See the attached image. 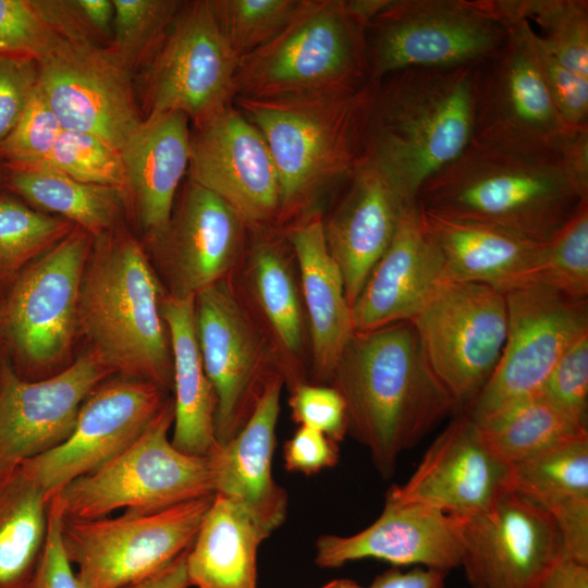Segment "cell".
Returning <instances> with one entry per match:
<instances>
[{
    "label": "cell",
    "mask_w": 588,
    "mask_h": 588,
    "mask_svg": "<svg viewBox=\"0 0 588 588\" xmlns=\"http://www.w3.org/2000/svg\"><path fill=\"white\" fill-rule=\"evenodd\" d=\"M588 199V198H586ZM421 208L548 242L583 200L568 182L558 142L474 134L464 151L419 188Z\"/></svg>",
    "instance_id": "6da1fadb"
},
{
    "label": "cell",
    "mask_w": 588,
    "mask_h": 588,
    "mask_svg": "<svg viewBox=\"0 0 588 588\" xmlns=\"http://www.w3.org/2000/svg\"><path fill=\"white\" fill-rule=\"evenodd\" d=\"M330 383L345 403L347 431L384 477L405 450L458 408L429 366L411 320L354 331Z\"/></svg>",
    "instance_id": "7a4b0ae2"
},
{
    "label": "cell",
    "mask_w": 588,
    "mask_h": 588,
    "mask_svg": "<svg viewBox=\"0 0 588 588\" xmlns=\"http://www.w3.org/2000/svg\"><path fill=\"white\" fill-rule=\"evenodd\" d=\"M474 133V65L404 69L379 81L362 159L411 203Z\"/></svg>",
    "instance_id": "3957f363"
},
{
    "label": "cell",
    "mask_w": 588,
    "mask_h": 588,
    "mask_svg": "<svg viewBox=\"0 0 588 588\" xmlns=\"http://www.w3.org/2000/svg\"><path fill=\"white\" fill-rule=\"evenodd\" d=\"M378 85L369 81L341 93L234 98L273 157L281 185L278 228L316 210L320 195L346 182L359 163Z\"/></svg>",
    "instance_id": "277c9868"
},
{
    "label": "cell",
    "mask_w": 588,
    "mask_h": 588,
    "mask_svg": "<svg viewBox=\"0 0 588 588\" xmlns=\"http://www.w3.org/2000/svg\"><path fill=\"white\" fill-rule=\"evenodd\" d=\"M94 240L81 282L77 326L108 369L172 389L164 294L142 245L121 225Z\"/></svg>",
    "instance_id": "5b68a950"
},
{
    "label": "cell",
    "mask_w": 588,
    "mask_h": 588,
    "mask_svg": "<svg viewBox=\"0 0 588 588\" xmlns=\"http://www.w3.org/2000/svg\"><path fill=\"white\" fill-rule=\"evenodd\" d=\"M370 79L367 25L346 0H301L283 30L240 58L235 97L270 99L357 89Z\"/></svg>",
    "instance_id": "8992f818"
},
{
    "label": "cell",
    "mask_w": 588,
    "mask_h": 588,
    "mask_svg": "<svg viewBox=\"0 0 588 588\" xmlns=\"http://www.w3.org/2000/svg\"><path fill=\"white\" fill-rule=\"evenodd\" d=\"M173 399H167L146 430L98 469L78 477L53 497L64 518L94 519L117 510L155 513L215 494L208 456L188 455L169 439Z\"/></svg>",
    "instance_id": "52a82bcc"
},
{
    "label": "cell",
    "mask_w": 588,
    "mask_h": 588,
    "mask_svg": "<svg viewBox=\"0 0 588 588\" xmlns=\"http://www.w3.org/2000/svg\"><path fill=\"white\" fill-rule=\"evenodd\" d=\"M213 495L155 513L62 522V541L84 588H121L147 578L193 544Z\"/></svg>",
    "instance_id": "ba28073f"
},
{
    "label": "cell",
    "mask_w": 588,
    "mask_h": 588,
    "mask_svg": "<svg viewBox=\"0 0 588 588\" xmlns=\"http://www.w3.org/2000/svg\"><path fill=\"white\" fill-rule=\"evenodd\" d=\"M505 34L475 0H390L367 26L370 79L409 68L475 65Z\"/></svg>",
    "instance_id": "9c48e42d"
},
{
    "label": "cell",
    "mask_w": 588,
    "mask_h": 588,
    "mask_svg": "<svg viewBox=\"0 0 588 588\" xmlns=\"http://www.w3.org/2000/svg\"><path fill=\"white\" fill-rule=\"evenodd\" d=\"M412 321L433 373L457 407L468 408L503 351L504 293L482 283L443 281Z\"/></svg>",
    "instance_id": "30bf717a"
},
{
    "label": "cell",
    "mask_w": 588,
    "mask_h": 588,
    "mask_svg": "<svg viewBox=\"0 0 588 588\" xmlns=\"http://www.w3.org/2000/svg\"><path fill=\"white\" fill-rule=\"evenodd\" d=\"M507 331L499 363L469 405L477 424L541 394L568 346L588 331V301L527 284L504 292Z\"/></svg>",
    "instance_id": "8fae6325"
},
{
    "label": "cell",
    "mask_w": 588,
    "mask_h": 588,
    "mask_svg": "<svg viewBox=\"0 0 588 588\" xmlns=\"http://www.w3.org/2000/svg\"><path fill=\"white\" fill-rule=\"evenodd\" d=\"M195 321L217 401L216 440L224 444L246 424L268 381L282 373L268 338L229 275L196 294Z\"/></svg>",
    "instance_id": "7c38bea8"
},
{
    "label": "cell",
    "mask_w": 588,
    "mask_h": 588,
    "mask_svg": "<svg viewBox=\"0 0 588 588\" xmlns=\"http://www.w3.org/2000/svg\"><path fill=\"white\" fill-rule=\"evenodd\" d=\"M238 61L220 28L211 0L183 1L145 66L146 115L176 111L194 126L211 119L233 105Z\"/></svg>",
    "instance_id": "4fadbf2b"
},
{
    "label": "cell",
    "mask_w": 588,
    "mask_h": 588,
    "mask_svg": "<svg viewBox=\"0 0 588 588\" xmlns=\"http://www.w3.org/2000/svg\"><path fill=\"white\" fill-rule=\"evenodd\" d=\"M471 588H540L564 558L560 530L538 505L504 490L487 509L452 515Z\"/></svg>",
    "instance_id": "5bb4252c"
},
{
    "label": "cell",
    "mask_w": 588,
    "mask_h": 588,
    "mask_svg": "<svg viewBox=\"0 0 588 588\" xmlns=\"http://www.w3.org/2000/svg\"><path fill=\"white\" fill-rule=\"evenodd\" d=\"M37 86L64 130L121 150L144 119L133 74L109 46L61 39L37 62Z\"/></svg>",
    "instance_id": "9a60e30c"
},
{
    "label": "cell",
    "mask_w": 588,
    "mask_h": 588,
    "mask_svg": "<svg viewBox=\"0 0 588 588\" xmlns=\"http://www.w3.org/2000/svg\"><path fill=\"white\" fill-rule=\"evenodd\" d=\"M93 238L75 226L16 278L3 320L14 348L26 364L50 366L68 351L77 327L81 282Z\"/></svg>",
    "instance_id": "2e32d148"
},
{
    "label": "cell",
    "mask_w": 588,
    "mask_h": 588,
    "mask_svg": "<svg viewBox=\"0 0 588 588\" xmlns=\"http://www.w3.org/2000/svg\"><path fill=\"white\" fill-rule=\"evenodd\" d=\"M166 401L164 390L149 381L125 377L100 383L83 402L68 439L20 465L51 499L131 445Z\"/></svg>",
    "instance_id": "e0dca14e"
},
{
    "label": "cell",
    "mask_w": 588,
    "mask_h": 588,
    "mask_svg": "<svg viewBox=\"0 0 588 588\" xmlns=\"http://www.w3.org/2000/svg\"><path fill=\"white\" fill-rule=\"evenodd\" d=\"M187 173L248 229L278 226L281 185L273 157L259 130L234 105L191 131Z\"/></svg>",
    "instance_id": "ac0fdd59"
},
{
    "label": "cell",
    "mask_w": 588,
    "mask_h": 588,
    "mask_svg": "<svg viewBox=\"0 0 588 588\" xmlns=\"http://www.w3.org/2000/svg\"><path fill=\"white\" fill-rule=\"evenodd\" d=\"M501 45L474 65L475 133L554 144L568 128L546 84L525 20L505 26Z\"/></svg>",
    "instance_id": "d6986e66"
},
{
    "label": "cell",
    "mask_w": 588,
    "mask_h": 588,
    "mask_svg": "<svg viewBox=\"0 0 588 588\" xmlns=\"http://www.w3.org/2000/svg\"><path fill=\"white\" fill-rule=\"evenodd\" d=\"M111 370L91 352L49 378L0 372V468L20 465L64 442L89 393Z\"/></svg>",
    "instance_id": "ffe728a7"
},
{
    "label": "cell",
    "mask_w": 588,
    "mask_h": 588,
    "mask_svg": "<svg viewBox=\"0 0 588 588\" xmlns=\"http://www.w3.org/2000/svg\"><path fill=\"white\" fill-rule=\"evenodd\" d=\"M248 228L219 196L187 179L163 234L152 242L171 283L185 297L229 275L241 258Z\"/></svg>",
    "instance_id": "44dd1931"
},
{
    "label": "cell",
    "mask_w": 588,
    "mask_h": 588,
    "mask_svg": "<svg viewBox=\"0 0 588 588\" xmlns=\"http://www.w3.org/2000/svg\"><path fill=\"white\" fill-rule=\"evenodd\" d=\"M507 466L486 446L475 420L454 419L429 446L416 470L387 498L464 516L490 506L505 490Z\"/></svg>",
    "instance_id": "7402d4cb"
},
{
    "label": "cell",
    "mask_w": 588,
    "mask_h": 588,
    "mask_svg": "<svg viewBox=\"0 0 588 588\" xmlns=\"http://www.w3.org/2000/svg\"><path fill=\"white\" fill-rule=\"evenodd\" d=\"M315 547V563L320 568L376 559L446 574L460 567L462 559L452 515L387 497L382 513L370 526L351 536L323 535Z\"/></svg>",
    "instance_id": "603a6c76"
},
{
    "label": "cell",
    "mask_w": 588,
    "mask_h": 588,
    "mask_svg": "<svg viewBox=\"0 0 588 588\" xmlns=\"http://www.w3.org/2000/svg\"><path fill=\"white\" fill-rule=\"evenodd\" d=\"M444 261L417 200L405 206L395 234L353 303L354 331L413 320L443 282Z\"/></svg>",
    "instance_id": "cb8c5ba5"
},
{
    "label": "cell",
    "mask_w": 588,
    "mask_h": 588,
    "mask_svg": "<svg viewBox=\"0 0 588 588\" xmlns=\"http://www.w3.org/2000/svg\"><path fill=\"white\" fill-rule=\"evenodd\" d=\"M408 204L377 167L362 159L338 205L329 218L323 217L327 247L341 271L351 307Z\"/></svg>",
    "instance_id": "d4e9b609"
},
{
    "label": "cell",
    "mask_w": 588,
    "mask_h": 588,
    "mask_svg": "<svg viewBox=\"0 0 588 588\" xmlns=\"http://www.w3.org/2000/svg\"><path fill=\"white\" fill-rule=\"evenodd\" d=\"M282 375L266 384L242 429L208 455L215 493L241 503L269 537L285 520L287 495L272 476V456L284 384Z\"/></svg>",
    "instance_id": "484cf974"
},
{
    "label": "cell",
    "mask_w": 588,
    "mask_h": 588,
    "mask_svg": "<svg viewBox=\"0 0 588 588\" xmlns=\"http://www.w3.org/2000/svg\"><path fill=\"white\" fill-rule=\"evenodd\" d=\"M280 229L299 272L313 376L316 382H330L354 328L341 271L327 247L323 215L316 209Z\"/></svg>",
    "instance_id": "4316f807"
},
{
    "label": "cell",
    "mask_w": 588,
    "mask_h": 588,
    "mask_svg": "<svg viewBox=\"0 0 588 588\" xmlns=\"http://www.w3.org/2000/svg\"><path fill=\"white\" fill-rule=\"evenodd\" d=\"M248 232L247 290L267 327L284 382L293 389L306 382L298 364L307 341L306 315L293 268L295 257L280 228L260 226Z\"/></svg>",
    "instance_id": "83f0119b"
},
{
    "label": "cell",
    "mask_w": 588,
    "mask_h": 588,
    "mask_svg": "<svg viewBox=\"0 0 588 588\" xmlns=\"http://www.w3.org/2000/svg\"><path fill=\"white\" fill-rule=\"evenodd\" d=\"M188 122L176 111L148 114L120 150L130 204L151 243L168 228L179 185L188 170Z\"/></svg>",
    "instance_id": "f1b7e54d"
},
{
    "label": "cell",
    "mask_w": 588,
    "mask_h": 588,
    "mask_svg": "<svg viewBox=\"0 0 588 588\" xmlns=\"http://www.w3.org/2000/svg\"><path fill=\"white\" fill-rule=\"evenodd\" d=\"M420 210L444 261L443 281L482 283L504 293L525 285L547 247L548 242L498 226Z\"/></svg>",
    "instance_id": "f546056e"
},
{
    "label": "cell",
    "mask_w": 588,
    "mask_h": 588,
    "mask_svg": "<svg viewBox=\"0 0 588 588\" xmlns=\"http://www.w3.org/2000/svg\"><path fill=\"white\" fill-rule=\"evenodd\" d=\"M505 489L548 513L566 558L588 565V437L507 466Z\"/></svg>",
    "instance_id": "4dcf8cb0"
},
{
    "label": "cell",
    "mask_w": 588,
    "mask_h": 588,
    "mask_svg": "<svg viewBox=\"0 0 588 588\" xmlns=\"http://www.w3.org/2000/svg\"><path fill=\"white\" fill-rule=\"evenodd\" d=\"M161 313L168 328L174 391L172 445L188 455L208 456L217 445L216 395L199 351L195 295H164Z\"/></svg>",
    "instance_id": "1f68e13d"
},
{
    "label": "cell",
    "mask_w": 588,
    "mask_h": 588,
    "mask_svg": "<svg viewBox=\"0 0 588 588\" xmlns=\"http://www.w3.org/2000/svg\"><path fill=\"white\" fill-rule=\"evenodd\" d=\"M267 538L241 503L215 493L186 553L189 587L258 588L257 554Z\"/></svg>",
    "instance_id": "d6a6232c"
},
{
    "label": "cell",
    "mask_w": 588,
    "mask_h": 588,
    "mask_svg": "<svg viewBox=\"0 0 588 588\" xmlns=\"http://www.w3.org/2000/svg\"><path fill=\"white\" fill-rule=\"evenodd\" d=\"M49 503L21 465L0 468V588H30L48 531Z\"/></svg>",
    "instance_id": "836d02e7"
},
{
    "label": "cell",
    "mask_w": 588,
    "mask_h": 588,
    "mask_svg": "<svg viewBox=\"0 0 588 588\" xmlns=\"http://www.w3.org/2000/svg\"><path fill=\"white\" fill-rule=\"evenodd\" d=\"M8 185L28 203L93 237L120 226L130 204L124 189L81 182L45 167L9 168Z\"/></svg>",
    "instance_id": "e575fe53"
},
{
    "label": "cell",
    "mask_w": 588,
    "mask_h": 588,
    "mask_svg": "<svg viewBox=\"0 0 588 588\" xmlns=\"http://www.w3.org/2000/svg\"><path fill=\"white\" fill-rule=\"evenodd\" d=\"M477 426L488 450L505 466L588 437L587 428L542 394L520 401Z\"/></svg>",
    "instance_id": "d590c367"
},
{
    "label": "cell",
    "mask_w": 588,
    "mask_h": 588,
    "mask_svg": "<svg viewBox=\"0 0 588 588\" xmlns=\"http://www.w3.org/2000/svg\"><path fill=\"white\" fill-rule=\"evenodd\" d=\"M494 21L505 26L534 21L537 34L564 66L588 78L587 0H475Z\"/></svg>",
    "instance_id": "8d00e7d4"
},
{
    "label": "cell",
    "mask_w": 588,
    "mask_h": 588,
    "mask_svg": "<svg viewBox=\"0 0 588 588\" xmlns=\"http://www.w3.org/2000/svg\"><path fill=\"white\" fill-rule=\"evenodd\" d=\"M72 222L29 208L20 200L0 197V277L20 271L75 228Z\"/></svg>",
    "instance_id": "74e56055"
},
{
    "label": "cell",
    "mask_w": 588,
    "mask_h": 588,
    "mask_svg": "<svg viewBox=\"0 0 588 588\" xmlns=\"http://www.w3.org/2000/svg\"><path fill=\"white\" fill-rule=\"evenodd\" d=\"M114 17L109 48L133 74L145 69L160 47L183 1L112 0Z\"/></svg>",
    "instance_id": "f35d334b"
},
{
    "label": "cell",
    "mask_w": 588,
    "mask_h": 588,
    "mask_svg": "<svg viewBox=\"0 0 588 588\" xmlns=\"http://www.w3.org/2000/svg\"><path fill=\"white\" fill-rule=\"evenodd\" d=\"M527 284L542 285L573 299H587L588 199L579 203L573 216L548 241Z\"/></svg>",
    "instance_id": "ab89813d"
},
{
    "label": "cell",
    "mask_w": 588,
    "mask_h": 588,
    "mask_svg": "<svg viewBox=\"0 0 588 588\" xmlns=\"http://www.w3.org/2000/svg\"><path fill=\"white\" fill-rule=\"evenodd\" d=\"M301 0H211L217 21L238 58L272 40Z\"/></svg>",
    "instance_id": "60d3db41"
},
{
    "label": "cell",
    "mask_w": 588,
    "mask_h": 588,
    "mask_svg": "<svg viewBox=\"0 0 588 588\" xmlns=\"http://www.w3.org/2000/svg\"><path fill=\"white\" fill-rule=\"evenodd\" d=\"M81 182L111 186L127 193L120 150L102 139L77 131L62 130L45 163Z\"/></svg>",
    "instance_id": "b9f144b4"
},
{
    "label": "cell",
    "mask_w": 588,
    "mask_h": 588,
    "mask_svg": "<svg viewBox=\"0 0 588 588\" xmlns=\"http://www.w3.org/2000/svg\"><path fill=\"white\" fill-rule=\"evenodd\" d=\"M62 130L36 85L21 119L0 145V157L8 168L40 167Z\"/></svg>",
    "instance_id": "7bdbcfd3"
},
{
    "label": "cell",
    "mask_w": 588,
    "mask_h": 588,
    "mask_svg": "<svg viewBox=\"0 0 588 588\" xmlns=\"http://www.w3.org/2000/svg\"><path fill=\"white\" fill-rule=\"evenodd\" d=\"M60 40L34 0H0V56L39 62Z\"/></svg>",
    "instance_id": "ee69618b"
},
{
    "label": "cell",
    "mask_w": 588,
    "mask_h": 588,
    "mask_svg": "<svg viewBox=\"0 0 588 588\" xmlns=\"http://www.w3.org/2000/svg\"><path fill=\"white\" fill-rule=\"evenodd\" d=\"M61 39L108 46L112 37V0H34Z\"/></svg>",
    "instance_id": "f6af8a7d"
},
{
    "label": "cell",
    "mask_w": 588,
    "mask_h": 588,
    "mask_svg": "<svg viewBox=\"0 0 588 588\" xmlns=\"http://www.w3.org/2000/svg\"><path fill=\"white\" fill-rule=\"evenodd\" d=\"M541 394L576 424L587 428L588 331L561 356Z\"/></svg>",
    "instance_id": "bcb514c9"
},
{
    "label": "cell",
    "mask_w": 588,
    "mask_h": 588,
    "mask_svg": "<svg viewBox=\"0 0 588 588\" xmlns=\"http://www.w3.org/2000/svg\"><path fill=\"white\" fill-rule=\"evenodd\" d=\"M290 406L293 419L320 431L334 442L347 432L345 403L332 387L303 382L291 389Z\"/></svg>",
    "instance_id": "7dc6e473"
},
{
    "label": "cell",
    "mask_w": 588,
    "mask_h": 588,
    "mask_svg": "<svg viewBox=\"0 0 588 588\" xmlns=\"http://www.w3.org/2000/svg\"><path fill=\"white\" fill-rule=\"evenodd\" d=\"M535 46L551 98L567 127L588 126V78L564 66L536 33Z\"/></svg>",
    "instance_id": "c3c4849f"
},
{
    "label": "cell",
    "mask_w": 588,
    "mask_h": 588,
    "mask_svg": "<svg viewBox=\"0 0 588 588\" xmlns=\"http://www.w3.org/2000/svg\"><path fill=\"white\" fill-rule=\"evenodd\" d=\"M37 77L36 61L0 56V145L21 119Z\"/></svg>",
    "instance_id": "681fc988"
},
{
    "label": "cell",
    "mask_w": 588,
    "mask_h": 588,
    "mask_svg": "<svg viewBox=\"0 0 588 588\" xmlns=\"http://www.w3.org/2000/svg\"><path fill=\"white\" fill-rule=\"evenodd\" d=\"M62 522L61 509L52 497L46 541L30 588H84L64 549Z\"/></svg>",
    "instance_id": "f907efd6"
},
{
    "label": "cell",
    "mask_w": 588,
    "mask_h": 588,
    "mask_svg": "<svg viewBox=\"0 0 588 588\" xmlns=\"http://www.w3.org/2000/svg\"><path fill=\"white\" fill-rule=\"evenodd\" d=\"M284 466L292 473L314 475L339 462L336 442L318 430L299 426L283 448Z\"/></svg>",
    "instance_id": "816d5d0a"
},
{
    "label": "cell",
    "mask_w": 588,
    "mask_h": 588,
    "mask_svg": "<svg viewBox=\"0 0 588 588\" xmlns=\"http://www.w3.org/2000/svg\"><path fill=\"white\" fill-rule=\"evenodd\" d=\"M561 163L574 191L588 198V126L568 127L558 140Z\"/></svg>",
    "instance_id": "f5cc1de1"
},
{
    "label": "cell",
    "mask_w": 588,
    "mask_h": 588,
    "mask_svg": "<svg viewBox=\"0 0 588 588\" xmlns=\"http://www.w3.org/2000/svg\"><path fill=\"white\" fill-rule=\"evenodd\" d=\"M367 588H446L445 573L424 567L408 571L393 567L376 576Z\"/></svg>",
    "instance_id": "db71d44e"
},
{
    "label": "cell",
    "mask_w": 588,
    "mask_h": 588,
    "mask_svg": "<svg viewBox=\"0 0 588 588\" xmlns=\"http://www.w3.org/2000/svg\"><path fill=\"white\" fill-rule=\"evenodd\" d=\"M540 588H588V565L564 558L551 569Z\"/></svg>",
    "instance_id": "11a10c76"
},
{
    "label": "cell",
    "mask_w": 588,
    "mask_h": 588,
    "mask_svg": "<svg viewBox=\"0 0 588 588\" xmlns=\"http://www.w3.org/2000/svg\"><path fill=\"white\" fill-rule=\"evenodd\" d=\"M187 551L160 572L121 588H189L185 567Z\"/></svg>",
    "instance_id": "9f6ffc18"
},
{
    "label": "cell",
    "mask_w": 588,
    "mask_h": 588,
    "mask_svg": "<svg viewBox=\"0 0 588 588\" xmlns=\"http://www.w3.org/2000/svg\"><path fill=\"white\" fill-rule=\"evenodd\" d=\"M321 588H365L360 585H358L356 581L351 579H335L332 580Z\"/></svg>",
    "instance_id": "6f0895ef"
}]
</instances>
